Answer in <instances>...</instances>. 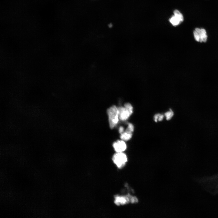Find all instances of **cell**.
Wrapping results in <instances>:
<instances>
[{
    "mask_svg": "<svg viewBox=\"0 0 218 218\" xmlns=\"http://www.w3.org/2000/svg\"><path fill=\"white\" fill-rule=\"evenodd\" d=\"M118 108L119 112V119L122 121H126L132 114L124 107L121 106Z\"/></svg>",
    "mask_w": 218,
    "mask_h": 218,
    "instance_id": "8992f818",
    "label": "cell"
},
{
    "mask_svg": "<svg viewBox=\"0 0 218 218\" xmlns=\"http://www.w3.org/2000/svg\"><path fill=\"white\" fill-rule=\"evenodd\" d=\"M112 160L117 167L120 168L125 165L127 161V157L123 152H117L114 155Z\"/></svg>",
    "mask_w": 218,
    "mask_h": 218,
    "instance_id": "7a4b0ae2",
    "label": "cell"
},
{
    "mask_svg": "<svg viewBox=\"0 0 218 218\" xmlns=\"http://www.w3.org/2000/svg\"><path fill=\"white\" fill-rule=\"evenodd\" d=\"M183 17L182 13L178 10H175L173 12V15L170 19V23L173 26L179 25L183 21Z\"/></svg>",
    "mask_w": 218,
    "mask_h": 218,
    "instance_id": "277c9868",
    "label": "cell"
},
{
    "mask_svg": "<svg viewBox=\"0 0 218 218\" xmlns=\"http://www.w3.org/2000/svg\"><path fill=\"white\" fill-rule=\"evenodd\" d=\"M124 107L127 109L131 114L133 113V108L131 104L128 103H126L124 104Z\"/></svg>",
    "mask_w": 218,
    "mask_h": 218,
    "instance_id": "8fae6325",
    "label": "cell"
},
{
    "mask_svg": "<svg viewBox=\"0 0 218 218\" xmlns=\"http://www.w3.org/2000/svg\"><path fill=\"white\" fill-rule=\"evenodd\" d=\"M113 146L116 152H123L127 148V145L125 142L122 140L114 142Z\"/></svg>",
    "mask_w": 218,
    "mask_h": 218,
    "instance_id": "5b68a950",
    "label": "cell"
},
{
    "mask_svg": "<svg viewBox=\"0 0 218 218\" xmlns=\"http://www.w3.org/2000/svg\"><path fill=\"white\" fill-rule=\"evenodd\" d=\"M173 112L171 109L166 112L164 114L166 119L167 120H170L173 116Z\"/></svg>",
    "mask_w": 218,
    "mask_h": 218,
    "instance_id": "9c48e42d",
    "label": "cell"
},
{
    "mask_svg": "<svg viewBox=\"0 0 218 218\" xmlns=\"http://www.w3.org/2000/svg\"><path fill=\"white\" fill-rule=\"evenodd\" d=\"M124 131V128L123 127L121 126L119 127V132L120 134H122Z\"/></svg>",
    "mask_w": 218,
    "mask_h": 218,
    "instance_id": "4fadbf2b",
    "label": "cell"
},
{
    "mask_svg": "<svg viewBox=\"0 0 218 218\" xmlns=\"http://www.w3.org/2000/svg\"><path fill=\"white\" fill-rule=\"evenodd\" d=\"M129 195L126 197H117L115 198V203L117 205H122L130 201L131 197Z\"/></svg>",
    "mask_w": 218,
    "mask_h": 218,
    "instance_id": "52a82bcc",
    "label": "cell"
},
{
    "mask_svg": "<svg viewBox=\"0 0 218 218\" xmlns=\"http://www.w3.org/2000/svg\"><path fill=\"white\" fill-rule=\"evenodd\" d=\"M164 117V115L160 114H157L154 116V121L157 122L158 121H161L163 120Z\"/></svg>",
    "mask_w": 218,
    "mask_h": 218,
    "instance_id": "30bf717a",
    "label": "cell"
},
{
    "mask_svg": "<svg viewBox=\"0 0 218 218\" xmlns=\"http://www.w3.org/2000/svg\"><path fill=\"white\" fill-rule=\"evenodd\" d=\"M120 137L121 140L124 141L130 140L132 136V132L126 129L121 134Z\"/></svg>",
    "mask_w": 218,
    "mask_h": 218,
    "instance_id": "ba28073f",
    "label": "cell"
},
{
    "mask_svg": "<svg viewBox=\"0 0 218 218\" xmlns=\"http://www.w3.org/2000/svg\"><path fill=\"white\" fill-rule=\"evenodd\" d=\"M195 40L200 42H205L207 39V35L206 30L203 28H196L193 31Z\"/></svg>",
    "mask_w": 218,
    "mask_h": 218,
    "instance_id": "3957f363",
    "label": "cell"
},
{
    "mask_svg": "<svg viewBox=\"0 0 218 218\" xmlns=\"http://www.w3.org/2000/svg\"><path fill=\"white\" fill-rule=\"evenodd\" d=\"M109 126L111 129L113 128L117 124L119 119L118 108L113 105L107 109Z\"/></svg>",
    "mask_w": 218,
    "mask_h": 218,
    "instance_id": "6da1fadb",
    "label": "cell"
},
{
    "mask_svg": "<svg viewBox=\"0 0 218 218\" xmlns=\"http://www.w3.org/2000/svg\"><path fill=\"white\" fill-rule=\"evenodd\" d=\"M127 129L130 131L133 132L134 129L133 125L131 123H128L127 124Z\"/></svg>",
    "mask_w": 218,
    "mask_h": 218,
    "instance_id": "7c38bea8",
    "label": "cell"
}]
</instances>
